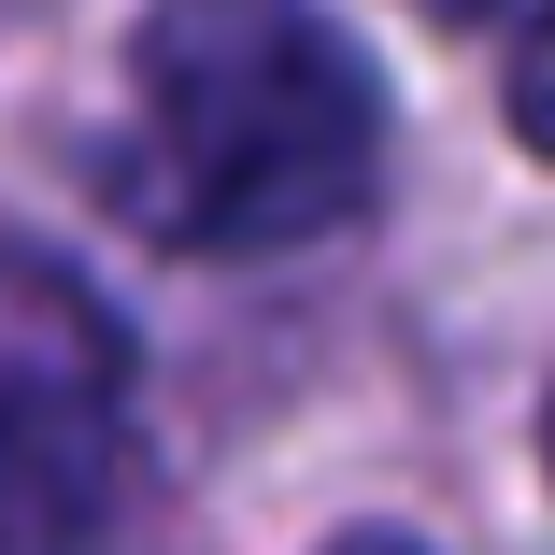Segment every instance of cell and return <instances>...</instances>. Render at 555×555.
I'll use <instances>...</instances> for the list:
<instances>
[{"label": "cell", "instance_id": "cell-1", "mask_svg": "<svg viewBox=\"0 0 555 555\" xmlns=\"http://www.w3.org/2000/svg\"><path fill=\"white\" fill-rule=\"evenodd\" d=\"M115 199L171 257H271L343 229L385 171V86L313 0H157L129 43Z\"/></svg>", "mask_w": 555, "mask_h": 555}, {"label": "cell", "instance_id": "cell-2", "mask_svg": "<svg viewBox=\"0 0 555 555\" xmlns=\"http://www.w3.org/2000/svg\"><path fill=\"white\" fill-rule=\"evenodd\" d=\"M129 499V343L57 257L0 243V555H100Z\"/></svg>", "mask_w": 555, "mask_h": 555}, {"label": "cell", "instance_id": "cell-3", "mask_svg": "<svg viewBox=\"0 0 555 555\" xmlns=\"http://www.w3.org/2000/svg\"><path fill=\"white\" fill-rule=\"evenodd\" d=\"M513 129H527V157H555V15H541L527 57H513Z\"/></svg>", "mask_w": 555, "mask_h": 555}, {"label": "cell", "instance_id": "cell-4", "mask_svg": "<svg viewBox=\"0 0 555 555\" xmlns=\"http://www.w3.org/2000/svg\"><path fill=\"white\" fill-rule=\"evenodd\" d=\"M427 15H441V29H541L555 0H427Z\"/></svg>", "mask_w": 555, "mask_h": 555}, {"label": "cell", "instance_id": "cell-5", "mask_svg": "<svg viewBox=\"0 0 555 555\" xmlns=\"http://www.w3.org/2000/svg\"><path fill=\"white\" fill-rule=\"evenodd\" d=\"M15 15H29V0H0V29H15Z\"/></svg>", "mask_w": 555, "mask_h": 555}, {"label": "cell", "instance_id": "cell-6", "mask_svg": "<svg viewBox=\"0 0 555 555\" xmlns=\"http://www.w3.org/2000/svg\"><path fill=\"white\" fill-rule=\"evenodd\" d=\"M357 555H399V541H357Z\"/></svg>", "mask_w": 555, "mask_h": 555}, {"label": "cell", "instance_id": "cell-7", "mask_svg": "<svg viewBox=\"0 0 555 555\" xmlns=\"http://www.w3.org/2000/svg\"><path fill=\"white\" fill-rule=\"evenodd\" d=\"M541 456H555V427H541Z\"/></svg>", "mask_w": 555, "mask_h": 555}]
</instances>
